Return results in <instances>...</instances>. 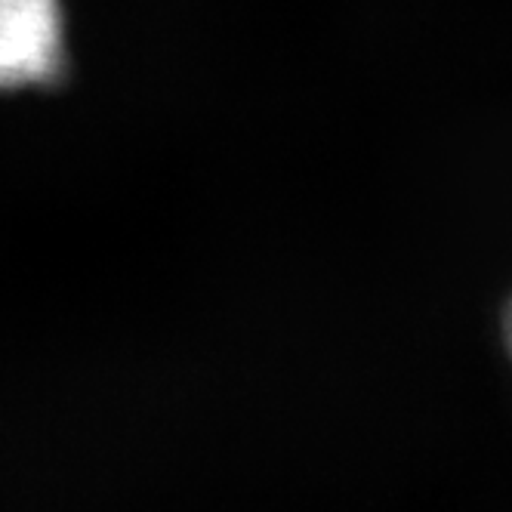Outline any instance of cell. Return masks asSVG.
I'll return each instance as SVG.
<instances>
[{
    "label": "cell",
    "mask_w": 512,
    "mask_h": 512,
    "mask_svg": "<svg viewBox=\"0 0 512 512\" xmlns=\"http://www.w3.org/2000/svg\"><path fill=\"white\" fill-rule=\"evenodd\" d=\"M62 47L59 0H0V90L53 84Z\"/></svg>",
    "instance_id": "cell-1"
},
{
    "label": "cell",
    "mask_w": 512,
    "mask_h": 512,
    "mask_svg": "<svg viewBox=\"0 0 512 512\" xmlns=\"http://www.w3.org/2000/svg\"><path fill=\"white\" fill-rule=\"evenodd\" d=\"M503 331H506V346H509V352H512V300H509L506 315H503Z\"/></svg>",
    "instance_id": "cell-2"
}]
</instances>
